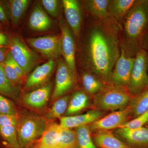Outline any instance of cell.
<instances>
[{"mask_svg":"<svg viewBox=\"0 0 148 148\" xmlns=\"http://www.w3.org/2000/svg\"><path fill=\"white\" fill-rule=\"evenodd\" d=\"M92 17L84 38V66L104 84H112L113 71L120 55L121 24L110 16Z\"/></svg>","mask_w":148,"mask_h":148,"instance_id":"obj_1","label":"cell"},{"mask_svg":"<svg viewBox=\"0 0 148 148\" xmlns=\"http://www.w3.org/2000/svg\"><path fill=\"white\" fill-rule=\"evenodd\" d=\"M123 20L120 46L135 56L148 34V0H138Z\"/></svg>","mask_w":148,"mask_h":148,"instance_id":"obj_2","label":"cell"},{"mask_svg":"<svg viewBox=\"0 0 148 148\" xmlns=\"http://www.w3.org/2000/svg\"><path fill=\"white\" fill-rule=\"evenodd\" d=\"M134 96L127 87L106 85L94 95L93 105L95 110H116L128 106Z\"/></svg>","mask_w":148,"mask_h":148,"instance_id":"obj_3","label":"cell"},{"mask_svg":"<svg viewBox=\"0 0 148 148\" xmlns=\"http://www.w3.org/2000/svg\"><path fill=\"white\" fill-rule=\"evenodd\" d=\"M47 125L46 118L33 114L18 119L16 130L20 148H31L41 138Z\"/></svg>","mask_w":148,"mask_h":148,"instance_id":"obj_4","label":"cell"},{"mask_svg":"<svg viewBox=\"0 0 148 148\" xmlns=\"http://www.w3.org/2000/svg\"><path fill=\"white\" fill-rule=\"evenodd\" d=\"M148 87V53L140 49L135 56L129 84L127 89L135 96Z\"/></svg>","mask_w":148,"mask_h":148,"instance_id":"obj_5","label":"cell"},{"mask_svg":"<svg viewBox=\"0 0 148 148\" xmlns=\"http://www.w3.org/2000/svg\"><path fill=\"white\" fill-rule=\"evenodd\" d=\"M135 56L120 47V55L118 59L112 74V82L114 85L127 87L135 61Z\"/></svg>","mask_w":148,"mask_h":148,"instance_id":"obj_6","label":"cell"},{"mask_svg":"<svg viewBox=\"0 0 148 148\" xmlns=\"http://www.w3.org/2000/svg\"><path fill=\"white\" fill-rule=\"evenodd\" d=\"M10 51L14 62L27 74L36 63V56L19 38L14 37L10 42Z\"/></svg>","mask_w":148,"mask_h":148,"instance_id":"obj_7","label":"cell"},{"mask_svg":"<svg viewBox=\"0 0 148 148\" xmlns=\"http://www.w3.org/2000/svg\"><path fill=\"white\" fill-rule=\"evenodd\" d=\"M61 30V52L64 60L70 70L76 75L75 56L76 45L73 33L69 29L64 19L59 21Z\"/></svg>","mask_w":148,"mask_h":148,"instance_id":"obj_8","label":"cell"},{"mask_svg":"<svg viewBox=\"0 0 148 148\" xmlns=\"http://www.w3.org/2000/svg\"><path fill=\"white\" fill-rule=\"evenodd\" d=\"M76 77V75L70 70L65 61L60 59L57 67L52 99L57 100L71 90L75 84Z\"/></svg>","mask_w":148,"mask_h":148,"instance_id":"obj_9","label":"cell"},{"mask_svg":"<svg viewBox=\"0 0 148 148\" xmlns=\"http://www.w3.org/2000/svg\"><path fill=\"white\" fill-rule=\"evenodd\" d=\"M31 46L50 60L61 55V36L54 35L30 38L27 40Z\"/></svg>","mask_w":148,"mask_h":148,"instance_id":"obj_10","label":"cell"},{"mask_svg":"<svg viewBox=\"0 0 148 148\" xmlns=\"http://www.w3.org/2000/svg\"><path fill=\"white\" fill-rule=\"evenodd\" d=\"M132 116L131 109L130 106L121 110L115 111L105 117L92 123L90 125L91 130H107L118 128L127 122Z\"/></svg>","mask_w":148,"mask_h":148,"instance_id":"obj_11","label":"cell"},{"mask_svg":"<svg viewBox=\"0 0 148 148\" xmlns=\"http://www.w3.org/2000/svg\"><path fill=\"white\" fill-rule=\"evenodd\" d=\"M115 133L131 148H148V127L119 128Z\"/></svg>","mask_w":148,"mask_h":148,"instance_id":"obj_12","label":"cell"},{"mask_svg":"<svg viewBox=\"0 0 148 148\" xmlns=\"http://www.w3.org/2000/svg\"><path fill=\"white\" fill-rule=\"evenodd\" d=\"M62 3L67 23L74 34L79 36L82 20L79 2L76 0H63Z\"/></svg>","mask_w":148,"mask_h":148,"instance_id":"obj_13","label":"cell"},{"mask_svg":"<svg viewBox=\"0 0 148 148\" xmlns=\"http://www.w3.org/2000/svg\"><path fill=\"white\" fill-rule=\"evenodd\" d=\"M104 113L98 110H91L84 114L60 118V125L65 128L71 129L92 123L104 115Z\"/></svg>","mask_w":148,"mask_h":148,"instance_id":"obj_14","label":"cell"},{"mask_svg":"<svg viewBox=\"0 0 148 148\" xmlns=\"http://www.w3.org/2000/svg\"><path fill=\"white\" fill-rule=\"evenodd\" d=\"M54 66V61L50 60L37 67L27 78L25 88L29 89L45 83L52 73Z\"/></svg>","mask_w":148,"mask_h":148,"instance_id":"obj_15","label":"cell"},{"mask_svg":"<svg viewBox=\"0 0 148 148\" xmlns=\"http://www.w3.org/2000/svg\"><path fill=\"white\" fill-rule=\"evenodd\" d=\"M51 89V84L45 85L40 88L25 94L23 96V102L32 108H42L48 101Z\"/></svg>","mask_w":148,"mask_h":148,"instance_id":"obj_16","label":"cell"},{"mask_svg":"<svg viewBox=\"0 0 148 148\" xmlns=\"http://www.w3.org/2000/svg\"><path fill=\"white\" fill-rule=\"evenodd\" d=\"M92 139L98 148H131L109 130L96 131Z\"/></svg>","mask_w":148,"mask_h":148,"instance_id":"obj_17","label":"cell"},{"mask_svg":"<svg viewBox=\"0 0 148 148\" xmlns=\"http://www.w3.org/2000/svg\"><path fill=\"white\" fill-rule=\"evenodd\" d=\"M29 25L32 30L42 32L50 29L52 25V21L41 6L37 4L31 14Z\"/></svg>","mask_w":148,"mask_h":148,"instance_id":"obj_18","label":"cell"},{"mask_svg":"<svg viewBox=\"0 0 148 148\" xmlns=\"http://www.w3.org/2000/svg\"><path fill=\"white\" fill-rule=\"evenodd\" d=\"M62 127L56 123L48 124L36 148H56Z\"/></svg>","mask_w":148,"mask_h":148,"instance_id":"obj_19","label":"cell"},{"mask_svg":"<svg viewBox=\"0 0 148 148\" xmlns=\"http://www.w3.org/2000/svg\"><path fill=\"white\" fill-rule=\"evenodd\" d=\"M69 101L65 116H71L78 113L87 108L90 103L89 95L82 90L74 92Z\"/></svg>","mask_w":148,"mask_h":148,"instance_id":"obj_20","label":"cell"},{"mask_svg":"<svg viewBox=\"0 0 148 148\" xmlns=\"http://www.w3.org/2000/svg\"><path fill=\"white\" fill-rule=\"evenodd\" d=\"M138 0H110L109 15L118 22L123 20Z\"/></svg>","mask_w":148,"mask_h":148,"instance_id":"obj_21","label":"cell"},{"mask_svg":"<svg viewBox=\"0 0 148 148\" xmlns=\"http://www.w3.org/2000/svg\"><path fill=\"white\" fill-rule=\"evenodd\" d=\"M110 0H87L85 1L87 10L92 16L103 19L110 16L108 5Z\"/></svg>","mask_w":148,"mask_h":148,"instance_id":"obj_22","label":"cell"},{"mask_svg":"<svg viewBox=\"0 0 148 148\" xmlns=\"http://www.w3.org/2000/svg\"><path fill=\"white\" fill-rule=\"evenodd\" d=\"M128 106L131 109L132 115L136 117L148 111V87L134 96Z\"/></svg>","mask_w":148,"mask_h":148,"instance_id":"obj_23","label":"cell"},{"mask_svg":"<svg viewBox=\"0 0 148 148\" xmlns=\"http://www.w3.org/2000/svg\"><path fill=\"white\" fill-rule=\"evenodd\" d=\"M82 82L86 92L90 95L97 94L106 85L94 75L86 72L82 75Z\"/></svg>","mask_w":148,"mask_h":148,"instance_id":"obj_24","label":"cell"},{"mask_svg":"<svg viewBox=\"0 0 148 148\" xmlns=\"http://www.w3.org/2000/svg\"><path fill=\"white\" fill-rule=\"evenodd\" d=\"M90 130V127L87 125L77 127L76 148H98L92 140Z\"/></svg>","mask_w":148,"mask_h":148,"instance_id":"obj_25","label":"cell"},{"mask_svg":"<svg viewBox=\"0 0 148 148\" xmlns=\"http://www.w3.org/2000/svg\"><path fill=\"white\" fill-rule=\"evenodd\" d=\"M70 99L69 95H64L57 99L48 112L46 119L53 120L62 117L67 110Z\"/></svg>","mask_w":148,"mask_h":148,"instance_id":"obj_26","label":"cell"},{"mask_svg":"<svg viewBox=\"0 0 148 148\" xmlns=\"http://www.w3.org/2000/svg\"><path fill=\"white\" fill-rule=\"evenodd\" d=\"M3 68L6 76L12 84L16 88L22 82V80L18 76L12 63V58L9 51L5 59L1 64Z\"/></svg>","mask_w":148,"mask_h":148,"instance_id":"obj_27","label":"cell"},{"mask_svg":"<svg viewBox=\"0 0 148 148\" xmlns=\"http://www.w3.org/2000/svg\"><path fill=\"white\" fill-rule=\"evenodd\" d=\"M0 134L9 148H21L18 142L16 126H0Z\"/></svg>","mask_w":148,"mask_h":148,"instance_id":"obj_28","label":"cell"},{"mask_svg":"<svg viewBox=\"0 0 148 148\" xmlns=\"http://www.w3.org/2000/svg\"><path fill=\"white\" fill-rule=\"evenodd\" d=\"M77 138L75 131L62 127L61 135L56 148H76Z\"/></svg>","mask_w":148,"mask_h":148,"instance_id":"obj_29","label":"cell"},{"mask_svg":"<svg viewBox=\"0 0 148 148\" xmlns=\"http://www.w3.org/2000/svg\"><path fill=\"white\" fill-rule=\"evenodd\" d=\"M28 0H12L10 1L12 21L14 24H18L28 8Z\"/></svg>","mask_w":148,"mask_h":148,"instance_id":"obj_30","label":"cell"},{"mask_svg":"<svg viewBox=\"0 0 148 148\" xmlns=\"http://www.w3.org/2000/svg\"><path fill=\"white\" fill-rule=\"evenodd\" d=\"M16 93V87L14 86L8 79L3 68L0 64V94L14 97Z\"/></svg>","mask_w":148,"mask_h":148,"instance_id":"obj_31","label":"cell"},{"mask_svg":"<svg viewBox=\"0 0 148 148\" xmlns=\"http://www.w3.org/2000/svg\"><path fill=\"white\" fill-rule=\"evenodd\" d=\"M148 123V111L136 117L134 119L125 123L119 126V128L137 129L141 128Z\"/></svg>","mask_w":148,"mask_h":148,"instance_id":"obj_32","label":"cell"},{"mask_svg":"<svg viewBox=\"0 0 148 148\" xmlns=\"http://www.w3.org/2000/svg\"><path fill=\"white\" fill-rule=\"evenodd\" d=\"M0 115L17 116V112L13 103L0 94Z\"/></svg>","mask_w":148,"mask_h":148,"instance_id":"obj_33","label":"cell"},{"mask_svg":"<svg viewBox=\"0 0 148 148\" xmlns=\"http://www.w3.org/2000/svg\"><path fill=\"white\" fill-rule=\"evenodd\" d=\"M42 3L48 13L51 16L56 17L58 15L59 2L57 0H42Z\"/></svg>","mask_w":148,"mask_h":148,"instance_id":"obj_34","label":"cell"},{"mask_svg":"<svg viewBox=\"0 0 148 148\" xmlns=\"http://www.w3.org/2000/svg\"><path fill=\"white\" fill-rule=\"evenodd\" d=\"M18 121L17 116L0 115V126L7 125L17 126Z\"/></svg>","mask_w":148,"mask_h":148,"instance_id":"obj_35","label":"cell"},{"mask_svg":"<svg viewBox=\"0 0 148 148\" xmlns=\"http://www.w3.org/2000/svg\"><path fill=\"white\" fill-rule=\"evenodd\" d=\"M9 43V40L7 35L0 32V47H4Z\"/></svg>","mask_w":148,"mask_h":148,"instance_id":"obj_36","label":"cell"},{"mask_svg":"<svg viewBox=\"0 0 148 148\" xmlns=\"http://www.w3.org/2000/svg\"><path fill=\"white\" fill-rule=\"evenodd\" d=\"M9 51L5 47H0V64L4 61Z\"/></svg>","mask_w":148,"mask_h":148,"instance_id":"obj_37","label":"cell"},{"mask_svg":"<svg viewBox=\"0 0 148 148\" xmlns=\"http://www.w3.org/2000/svg\"><path fill=\"white\" fill-rule=\"evenodd\" d=\"M0 21L3 23H6L8 21L5 11L1 5H0Z\"/></svg>","mask_w":148,"mask_h":148,"instance_id":"obj_38","label":"cell"},{"mask_svg":"<svg viewBox=\"0 0 148 148\" xmlns=\"http://www.w3.org/2000/svg\"><path fill=\"white\" fill-rule=\"evenodd\" d=\"M148 47V34L146 36V38H145L144 40V42H143V49H146Z\"/></svg>","mask_w":148,"mask_h":148,"instance_id":"obj_39","label":"cell"},{"mask_svg":"<svg viewBox=\"0 0 148 148\" xmlns=\"http://www.w3.org/2000/svg\"></svg>","mask_w":148,"mask_h":148,"instance_id":"obj_40","label":"cell"},{"mask_svg":"<svg viewBox=\"0 0 148 148\" xmlns=\"http://www.w3.org/2000/svg\"><path fill=\"white\" fill-rule=\"evenodd\" d=\"M0 27H1V24H0Z\"/></svg>","mask_w":148,"mask_h":148,"instance_id":"obj_41","label":"cell"},{"mask_svg":"<svg viewBox=\"0 0 148 148\" xmlns=\"http://www.w3.org/2000/svg\"><path fill=\"white\" fill-rule=\"evenodd\" d=\"M34 148H36L34 147Z\"/></svg>","mask_w":148,"mask_h":148,"instance_id":"obj_42","label":"cell"},{"mask_svg":"<svg viewBox=\"0 0 148 148\" xmlns=\"http://www.w3.org/2000/svg\"></svg>","mask_w":148,"mask_h":148,"instance_id":"obj_43","label":"cell"}]
</instances>
